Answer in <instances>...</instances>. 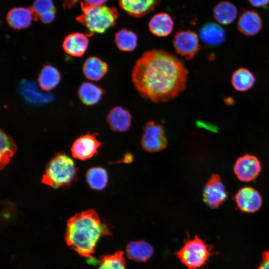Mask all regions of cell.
<instances>
[{
    "instance_id": "cell-1",
    "label": "cell",
    "mask_w": 269,
    "mask_h": 269,
    "mask_svg": "<svg viewBox=\"0 0 269 269\" xmlns=\"http://www.w3.org/2000/svg\"><path fill=\"white\" fill-rule=\"evenodd\" d=\"M188 70L174 54L163 50H151L136 61L132 82L142 97L157 102L168 101L185 89Z\"/></svg>"
},
{
    "instance_id": "cell-2",
    "label": "cell",
    "mask_w": 269,
    "mask_h": 269,
    "mask_svg": "<svg viewBox=\"0 0 269 269\" xmlns=\"http://www.w3.org/2000/svg\"><path fill=\"white\" fill-rule=\"evenodd\" d=\"M111 232L97 213L89 209L75 214L69 219L65 231V240L69 246L84 257H91L100 238Z\"/></svg>"
},
{
    "instance_id": "cell-3",
    "label": "cell",
    "mask_w": 269,
    "mask_h": 269,
    "mask_svg": "<svg viewBox=\"0 0 269 269\" xmlns=\"http://www.w3.org/2000/svg\"><path fill=\"white\" fill-rule=\"evenodd\" d=\"M78 169L64 152H59L48 162L41 182L54 188L68 187L76 180Z\"/></svg>"
},
{
    "instance_id": "cell-4",
    "label": "cell",
    "mask_w": 269,
    "mask_h": 269,
    "mask_svg": "<svg viewBox=\"0 0 269 269\" xmlns=\"http://www.w3.org/2000/svg\"><path fill=\"white\" fill-rule=\"evenodd\" d=\"M82 14L76 20L87 30L86 35L103 33L116 23L119 13L116 8L105 5L97 6H81Z\"/></svg>"
},
{
    "instance_id": "cell-5",
    "label": "cell",
    "mask_w": 269,
    "mask_h": 269,
    "mask_svg": "<svg viewBox=\"0 0 269 269\" xmlns=\"http://www.w3.org/2000/svg\"><path fill=\"white\" fill-rule=\"evenodd\" d=\"M212 250L210 246L195 236L187 240L176 255L188 269H197L206 264L213 253Z\"/></svg>"
},
{
    "instance_id": "cell-6",
    "label": "cell",
    "mask_w": 269,
    "mask_h": 269,
    "mask_svg": "<svg viewBox=\"0 0 269 269\" xmlns=\"http://www.w3.org/2000/svg\"><path fill=\"white\" fill-rule=\"evenodd\" d=\"M167 139L163 128L153 122H148L144 126L141 140L143 149L148 152H156L164 149Z\"/></svg>"
},
{
    "instance_id": "cell-7",
    "label": "cell",
    "mask_w": 269,
    "mask_h": 269,
    "mask_svg": "<svg viewBox=\"0 0 269 269\" xmlns=\"http://www.w3.org/2000/svg\"><path fill=\"white\" fill-rule=\"evenodd\" d=\"M96 133H87L77 138L73 143L71 151L73 157L85 160L96 155L103 143L97 138Z\"/></svg>"
},
{
    "instance_id": "cell-8",
    "label": "cell",
    "mask_w": 269,
    "mask_h": 269,
    "mask_svg": "<svg viewBox=\"0 0 269 269\" xmlns=\"http://www.w3.org/2000/svg\"><path fill=\"white\" fill-rule=\"evenodd\" d=\"M173 44L176 52L187 59L193 58L200 47L197 35L190 30L176 32L173 39Z\"/></svg>"
},
{
    "instance_id": "cell-9",
    "label": "cell",
    "mask_w": 269,
    "mask_h": 269,
    "mask_svg": "<svg viewBox=\"0 0 269 269\" xmlns=\"http://www.w3.org/2000/svg\"><path fill=\"white\" fill-rule=\"evenodd\" d=\"M227 193L220 176L213 174L206 183L203 190V199L210 207L216 208L227 199Z\"/></svg>"
},
{
    "instance_id": "cell-10",
    "label": "cell",
    "mask_w": 269,
    "mask_h": 269,
    "mask_svg": "<svg viewBox=\"0 0 269 269\" xmlns=\"http://www.w3.org/2000/svg\"><path fill=\"white\" fill-rule=\"evenodd\" d=\"M261 170V164L257 157L245 154L236 160L234 171L238 178L244 182H249L255 179Z\"/></svg>"
},
{
    "instance_id": "cell-11",
    "label": "cell",
    "mask_w": 269,
    "mask_h": 269,
    "mask_svg": "<svg viewBox=\"0 0 269 269\" xmlns=\"http://www.w3.org/2000/svg\"><path fill=\"white\" fill-rule=\"evenodd\" d=\"M235 200L239 209L244 212H255L262 205L260 194L251 187L240 189L235 195Z\"/></svg>"
},
{
    "instance_id": "cell-12",
    "label": "cell",
    "mask_w": 269,
    "mask_h": 269,
    "mask_svg": "<svg viewBox=\"0 0 269 269\" xmlns=\"http://www.w3.org/2000/svg\"><path fill=\"white\" fill-rule=\"evenodd\" d=\"M160 0H119L121 7L128 14L135 17H142L153 11Z\"/></svg>"
},
{
    "instance_id": "cell-13",
    "label": "cell",
    "mask_w": 269,
    "mask_h": 269,
    "mask_svg": "<svg viewBox=\"0 0 269 269\" xmlns=\"http://www.w3.org/2000/svg\"><path fill=\"white\" fill-rule=\"evenodd\" d=\"M263 27V21L259 14L254 10H247L240 16L237 27L243 34L254 36L258 34Z\"/></svg>"
},
{
    "instance_id": "cell-14",
    "label": "cell",
    "mask_w": 269,
    "mask_h": 269,
    "mask_svg": "<svg viewBox=\"0 0 269 269\" xmlns=\"http://www.w3.org/2000/svg\"><path fill=\"white\" fill-rule=\"evenodd\" d=\"M8 25L12 28L20 30L29 27L34 20L33 13L30 7H14L7 13L6 17Z\"/></svg>"
},
{
    "instance_id": "cell-15",
    "label": "cell",
    "mask_w": 269,
    "mask_h": 269,
    "mask_svg": "<svg viewBox=\"0 0 269 269\" xmlns=\"http://www.w3.org/2000/svg\"><path fill=\"white\" fill-rule=\"evenodd\" d=\"M107 122L113 131L123 132L129 129L132 123V116L126 109L116 106L108 113Z\"/></svg>"
},
{
    "instance_id": "cell-16",
    "label": "cell",
    "mask_w": 269,
    "mask_h": 269,
    "mask_svg": "<svg viewBox=\"0 0 269 269\" xmlns=\"http://www.w3.org/2000/svg\"><path fill=\"white\" fill-rule=\"evenodd\" d=\"M87 35L82 33H73L67 35L63 42V48L69 55L81 57L86 51L89 44Z\"/></svg>"
},
{
    "instance_id": "cell-17",
    "label": "cell",
    "mask_w": 269,
    "mask_h": 269,
    "mask_svg": "<svg viewBox=\"0 0 269 269\" xmlns=\"http://www.w3.org/2000/svg\"><path fill=\"white\" fill-rule=\"evenodd\" d=\"M173 21L167 13L161 12L153 15L149 21L150 31L158 37L169 35L173 30Z\"/></svg>"
},
{
    "instance_id": "cell-18",
    "label": "cell",
    "mask_w": 269,
    "mask_h": 269,
    "mask_svg": "<svg viewBox=\"0 0 269 269\" xmlns=\"http://www.w3.org/2000/svg\"><path fill=\"white\" fill-rule=\"evenodd\" d=\"M199 36L206 44L215 46L221 44L225 41L226 32L219 25L214 23H208L200 28Z\"/></svg>"
},
{
    "instance_id": "cell-19",
    "label": "cell",
    "mask_w": 269,
    "mask_h": 269,
    "mask_svg": "<svg viewBox=\"0 0 269 269\" xmlns=\"http://www.w3.org/2000/svg\"><path fill=\"white\" fill-rule=\"evenodd\" d=\"M107 64L100 58L92 56L87 58L83 66V72L86 78L94 81L101 80L108 71Z\"/></svg>"
},
{
    "instance_id": "cell-20",
    "label": "cell",
    "mask_w": 269,
    "mask_h": 269,
    "mask_svg": "<svg viewBox=\"0 0 269 269\" xmlns=\"http://www.w3.org/2000/svg\"><path fill=\"white\" fill-rule=\"evenodd\" d=\"M153 254L152 246L144 241L131 242L126 248V255L128 258L136 262H146L151 257Z\"/></svg>"
},
{
    "instance_id": "cell-21",
    "label": "cell",
    "mask_w": 269,
    "mask_h": 269,
    "mask_svg": "<svg viewBox=\"0 0 269 269\" xmlns=\"http://www.w3.org/2000/svg\"><path fill=\"white\" fill-rule=\"evenodd\" d=\"M238 14L236 6L228 1L218 3L213 9L215 20L220 24L227 25L235 20Z\"/></svg>"
},
{
    "instance_id": "cell-22",
    "label": "cell",
    "mask_w": 269,
    "mask_h": 269,
    "mask_svg": "<svg viewBox=\"0 0 269 269\" xmlns=\"http://www.w3.org/2000/svg\"><path fill=\"white\" fill-rule=\"evenodd\" d=\"M34 20L48 23L55 18L56 9L52 0H35L30 6Z\"/></svg>"
},
{
    "instance_id": "cell-23",
    "label": "cell",
    "mask_w": 269,
    "mask_h": 269,
    "mask_svg": "<svg viewBox=\"0 0 269 269\" xmlns=\"http://www.w3.org/2000/svg\"><path fill=\"white\" fill-rule=\"evenodd\" d=\"M61 80L59 71L50 65H45L41 70L38 77V82L40 88L45 91H50L56 87Z\"/></svg>"
},
{
    "instance_id": "cell-24",
    "label": "cell",
    "mask_w": 269,
    "mask_h": 269,
    "mask_svg": "<svg viewBox=\"0 0 269 269\" xmlns=\"http://www.w3.org/2000/svg\"><path fill=\"white\" fill-rule=\"evenodd\" d=\"M104 94L103 89L90 82H83L78 90V95L82 102L86 106L98 103Z\"/></svg>"
},
{
    "instance_id": "cell-25",
    "label": "cell",
    "mask_w": 269,
    "mask_h": 269,
    "mask_svg": "<svg viewBox=\"0 0 269 269\" xmlns=\"http://www.w3.org/2000/svg\"><path fill=\"white\" fill-rule=\"evenodd\" d=\"M256 78L254 74L248 69L240 68L232 74L231 83L235 90L245 92L254 86Z\"/></svg>"
},
{
    "instance_id": "cell-26",
    "label": "cell",
    "mask_w": 269,
    "mask_h": 269,
    "mask_svg": "<svg viewBox=\"0 0 269 269\" xmlns=\"http://www.w3.org/2000/svg\"><path fill=\"white\" fill-rule=\"evenodd\" d=\"M0 169L7 165L16 151L17 146L13 139L2 130H0Z\"/></svg>"
},
{
    "instance_id": "cell-27",
    "label": "cell",
    "mask_w": 269,
    "mask_h": 269,
    "mask_svg": "<svg viewBox=\"0 0 269 269\" xmlns=\"http://www.w3.org/2000/svg\"><path fill=\"white\" fill-rule=\"evenodd\" d=\"M86 179L89 186L92 189L101 190L104 189L108 182V175L105 169L94 167L87 170Z\"/></svg>"
},
{
    "instance_id": "cell-28",
    "label": "cell",
    "mask_w": 269,
    "mask_h": 269,
    "mask_svg": "<svg viewBox=\"0 0 269 269\" xmlns=\"http://www.w3.org/2000/svg\"><path fill=\"white\" fill-rule=\"evenodd\" d=\"M137 39L135 33L126 28L119 30L115 36V41L117 47L125 52L134 50L137 45Z\"/></svg>"
},
{
    "instance_id": "cell-29",
    "label": "cell",
    "mask_w": 269,
    "mask_h": 269,
    "mask_svg": "<svg viewBox=\"0 0 269 269\" xmlns=\"http://www.w3.org/2000/svg\"><path fill=\"white\" fill-rule=\"evenodd\" d=\"M20 89L23 97L30 102L40 104L47 102L52 99L51 95L41 93L32 82H22Z\"/></svg>"
},
{
    "instance_id": "cell-30",
    "label": "cell",
    "mask_w": 269,
    "mask_h": 269,
    "mask_svg": "<svg viewBox=\"0 0 269 269\" xmlns=\"http://www.w3.org/2000/svg\"><path fill=\"white\" fill-rule=\"evenodd\" d=\"M124 252L121 251L103 257L98 269H126Z\"/></svg>"
},
{
    "instance_id": "cell-31",
    "label": "cell",
    "mask_w": 269,
    "mask_h": 269,
    "mask_svg": "<svg viewBox=\"0 0 269 269\" xmlns=\"http://www.w3.org/2000/svg\"><path fill=\"white\" fill-rule=\"evenodd\" d=\"M79 0H69L74 5ZM108 0H84L80 3L81 6H97L104 5Z\"/></svg>"
},
{
    "instance_id": "cell-32",
    "label": "cell",
    "mask_w": 269,
    "mask_h": 269,
    "mask_svg": "<svg viewBox=\"0 0 269 269\" xmlns=\"http://www.w3.org/2000/svg\"><path fill=\"white\" fill-rule=\"evenodd\" d=\"M257 269H269V250L262 254V260Z\"/></svg>"
},
{
    "instance_id": "cell-33",
    "label": "cell",
    "mask_w": 269,
    "mask_h": 269,
    "mask_svg": "<svg viewBox=\"0 0 269 269\" xmlns=\"http://www.w3.org/2000/svg\"><path fill=\"white\" fill-rule=\"evenodd\" d=\"M249 3L255 7H263L269 3V0H248Z\"/></svg>"
}]
</instances>
